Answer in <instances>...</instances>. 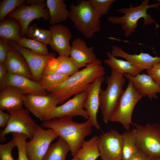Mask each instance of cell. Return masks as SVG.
Listing matches in <instances>:
<instances>
[{"mask_svg": "<svg viewBox=\"0 0 160 160\" xmlns=\"http://www.w3.org/2000/svg\"><path fill=\"white\" fill-rule=\"evenodd\" d=\"M8 72L4 63H0V81L4 79Z\"/></svg>", "mask_w": 160, "mask_h": 160, "instance_id": "41", "label": "cell"}, {"mask_svg": "<svg viewBox=\"0 0 160 160\" xmlns=\"http://www.w3.org/2000/svg\"><path fill=\"white\" fill-rule=\"evenodd\" d=\"M146 72L151 76L156 83L160 85V62L146 70Z\"/></svg>", "mask_w": 160, "mask_h": 160, "instance_id": "38", "label": "cell"}, {"mask_svg": "<svg viewBox=\"0 0 160 160\" xmlns=\"http://www.w3.org/2000/svg\"><path fill=\"white\" fill-rule=\"evenodd\" d=\"M89 3L101 17L107 14L115 0H88Z\"/></svg>", "mask_w": 160, "mask_h": 160, "instance_id": "35", "label": "cell"}, {"mask_svg": "<svg viewBox=\"0 0 160 160\" xmlns=\"http://www.w3.org/2000/svg\"><path fill=\"white\" fill-rule=\"evenodd\" d=\"M143 97L132 82L129 81L110 121L119 123L126 130H129L130 125L132 124V116L133 111L137 103Z\"/></svg>", "mask_w": 160, "mask_h": 160, "instance_id": "6", "label": "cell"}, {"mask_svg": "<svg viewBox=\"0 0 160 160\" xmlns=\"http://www.w3.org/2000/svg\"><path fill=\"white\" fill-rule=\"evenodd\" d=\"M133 124L136 127V142L139 149L151 157L160 156V124Z\"/></svg>", "mask_w": 160, "mask_h": 160, "instance_id": "7", "label": "cell"}, {"mask_svg": "<svg viewBox=\"0 0 160 160\" xmlns=\"http://www.w3.org/2000/svg\"><path fill=\"white\" fill-rule=\"evenodd\" d=\"M12 138L14 140L18 152V157L17 160H30L27 156L25 144L28 138L25 135L16 133H12Z\"/></svg>", "mask_w": 160, "mask_h": 160, "instance_id": "33", "label": "cell"}, {"mask_svg": "<svg viewBox=\"0 0 160 160\" xmlns=\"http://www.w3.org/2000/svg\"><path fill=\"white\" fill-rule=\"evenodd\" d=\"M126 81V78L123 74L112 70L110 75L106 78L107 88L105 90L101 89L100 94V109L103 121L105 124L110 121L124 91L123 88Z\"/></svg>", "mask_w": 160, "mask_h": 160, "instance_id": "5", "label": "cell"}, {"mask_svg": "<svg viewBox=\"0 0 160 160\" xmlns=\"http://www.w3.org/2000/svg\"><path fill=\"white\" fill-rule=\"evenodd\" d=\"M158 1H159V2H160V0H159Z\"/></svg>", "mask_w": 160, "mask_h": 160, "instance_id": "45", "label": "cell"}, {"mask_svg": "<svg viewBox=\"0 0 160 160\" xmlns=\"http://www.w3.org/2000/svg\"><path fill=\"white\" fill-rule=\"evenodd\" d=\"M7 111L10 114V117L6 127L0 131V142L2 143L6 140L5 135L10 133L23 134L31 140L37 124L31 117L29 111L23 108Z\"/></svg>", "mask_w": 160, "mask_h": 160, "instance_id": "8", "label": "cell"}, {"mask_svg": "<svg viewBox=\"0 0 160 160\" xmlns=\"http://www.w3.org/2000/svg\"><path fill=\"white\" fill-rule=\"evenodd\" d=\"M28 5H36L44 3V1L41 0H27L26 1Z\"/></svg>", "mask_w": 160, "mask_h": 160, "instance_id": "42", "label": "cell"}, {"mask_svg": "<svg viewBox=\"0 0 160 160\" xmlns=\"http://www.w3.org/2000/svg\"><path fill=\"white\" fill-rule=\"evenodd\" d=\"M105 79L104 76L99 77L88 86L85 90L87 97L83 103V108L89 115L87 120L97 130L100 129L97 118L100 108V94Z\"/></svg>", "mask_w": 160, "mask_h": 160, "instance_id": "13", "label": "cell"}, {"mask_svg": "<svg viewBox=\"0 0 160 160\" xmlns=\"http://www.w3.org/2000/svg\"><path fill=\"white\" fill-rule=\"evenodd\" d=\"M98 136L95 135L89 140H84L74 157L79 160H96L100 156L97 146Z\"/></svg>", "mask_w": 160, "mask_h": 160, "instance_id": "29", "label": "cell"}, {"mask_svg": "<svg viewBox=\"0 0 160 160\" xmlns=\"http://www.w3.org/2000/svg\"><path fill=\"white\" fill-rule=\"evenodd\" d=\"M70 76L67 74L57 73L43 74L39 82L43 88L50 93Z\"/></svg>", "mask_w": 160, "mask_h": 160, "instance_id": "30", "label": "cell"}, {"mask_svg": "<svg viewBox=\"0 0 160 160\" xmlns=\"http://www.w3.org/2000/svg\"><path fill=\"white\" fill-rule=\"evenodd\" d=\"M94 46L88 47L84 41L77 38L71 43L70 57L79 69L98 59L94 53Z\"/></svg>", "mask_w": 160, "mask_h": 160, "instance_id": "18", "label": "cell"}, {"mask_svg": "<svg viewBox=\"0 0 160 160\" xmlns=\"http://www.w3.org/2000/svg\"><path fill=\"white\" fill-rule=\"evenodd\" d=\"M70 160H79V159L77 158L74 157L73 158Z\"/></svg>", "mask_w": 160, "mask_h": 160, "instance_id": "44", "label": "cell"}, {"mask_svg": "<svg viewBox=\"0 0 160 160\" xmlns=\"http://www.w3.org/2000/svg\"><path fill=\"white\" fill-rule=\"evenodd\" d=\"M17 21L8 19L0 24V37L6 41L16 42L21 37V25Z\"/></svg>", "mask_w": 160, "mask_h": 160, "instance_id": "28", "label": "cell"}, {"mask_svg": "<svg viewBox=\"0 0 160 160\" xmlns=\"http://www.w3.org/2000/svg\"><path fill=\"white\" fill-rule=\"evenodd\" d=\"M45 3L36 5H21L8 16L17 21L21 27L20 36L26 35L29 25L34 19L42 18L46 20L50 19L49 10Z\"/></svg>", "mask_w": 160, "mask_h": 160, "instance_id": "10", "label": "cell"}, {"mask_svg": "<svg viewBox=\"0 0 160 160\" xmlns=\"http://www.w3.org/2000/svg\"><path fill=\"white\" fill-rule=\"evenodd\" d=\"M79 69L70 56H59L56 58L53 56L47 63L43 74L57 73L70 76Z\"/></svg>", "mask_w": 160, "mask_h": 160, "instance_id": "22", "label": "cell"}, {"mask_svg": "<svg viewBox=\"0 0 160 160\" xmlns=\"http://www.w3.org/2000/svg\"><path fill=\"white\" fill-rule=\"evenodd\" d=\"M87 95L85 91L74 95L71 99L59 106H56L46 113L44 121L54 118L80 116L87 120L89 115L83 108V103Z\"/></svg>", "mask_w": 160, "mask_h": 160, "instance_id": "12", "label": "cell"}, {"mask_svg": "<svg viewBox=\"0 0 160 160\" xmlns=\"http://www.w3.org/2000/svg\"><path fill=\"white\" fill-rule=\"evenodd\" d=\"M121 134L122 139L121 160H130L139 150L136 142L135 129L126 130Z\"/></svg>", "mask_w": 160, "mask_h": 160, "instance_id": "27", "label": "cell"}, {"mask_svg": "<svg viewBox=\"0 0 160 160\" xmlns=\"http://www.w3.org/2000/svg\"><path fill=\"white\" fill-rule=\"evenodd\" d=\"M111 53L115 57L125 59L138 69L142 71L150 68L160 62V56H153L148 53L141 52L139 54H130L126 53L120 47L113 45Z\"/></svg>", "mask_w": 160, "mask_h": 160, "instance_id": "19", "label": "cell"}, {"mask_svg": "<svg viewBox=\"0 0 160 160\" xmlns=\"http://www.w3.org/2000/svg\"><path fill=\"white\" fill-rule=\"evenodd\" d=\"M70 148L68 143L59 137L58 140L51 144L42 160H66Z\"/></svg>", "mask_w": 160, "mask_h": 160, "instance_id": "26", "label": "cell"}, {"mask_svg": "<svg viewBox=\"0 0 160 160\" xmlns=\"http://www.w3.org/2000/svg\"><path fill=\"white\" fill-rule=\"evenodd\" d=\"M25 2L24 0H3L0 5V21H2L6 16Z\"/></svg>", "mask_w": 160, "mask_h": 160, "instance_id": "34", "label": "cell"}, {"mask_svg": "<svg viewBox=\"0 0 160 160\" xmlns=\"http://www.w3.org/2000/svg\"><path fill=\"white\" fill-rule=\"evenodd\" d=\"M106 54L108 58L103 61L111 68V70L121 74H129L133 76L141 72V71L128 61L118 59L109 52H107Z\"/></svg>", "mask_w": 160, "mask_h": 160, "instance_id": "25", "label": "cell"}, {"mask_svg": "<svg viewBox=\"0 0 160 160\" xmlns=\"http://www.w3.org/2000/svg\"><path fill=\"white\" fill-rule=\"evenodd\" d=\"M15 147L16 144L12 138L6 143L0 144V160H15L12 155V150Z\"/></svg>", "mask_w": 160, "mask_h": 160, "instance_id": "36", "label": "cell"}, {"mask_svg": "<svg viewBox=\"0 0 160 160\" xmlns=\"http://www.w3.org/2000/svg\"><path fill=\"white\" fill-rule=\"evenodd\" d=\"M130 160H151V157L139 149Z\"/></svg>", "mask_w": 160, "mask_h": 160, "instance_id": "40", "label": "cell"}, {"mask_svg": "<svg viewBox=\"0 0 160 160\" xmlns=\"http://www.w3.org/2000/svg\"><path fill=\"white\" fill-rule=\"evenodd\" d=\"M105 73L102 62L98 59L70 76L49 93L57 99L58 104H62L72 96L85 91L96 79Z\"/></svg>", "mask_w": 160, "mask_h": 160, "instance_id": "1", "label": "cell"}, {"mask_svg": "<svg viewBox=\"0 0 160 160\" xmlns=\"http://www.w3.org/2000/svg\"></svg>", "mask_w": 160, "mask_h": 160, "instance_id": "46", "label": "cell"}, {"mask_svg": "<svg viewBox=\"0 0 160 160\" xmlns=\"http://www.w3.org/2000/svg\"><path fill=\"white\" fill-rule=\"evenodd\" d=\"M8 72L33 80L31 71L25 59L12 47L4 63Z\"/></svg>", "mask_w": 160, "mask_h": 160, "instance_id": "23", "label": "cell"}, {"mask_svg": "<svg viewBox=\"0 0 160 160\" xmlns=\"http://www.w3.org/2000/svg\"><path fill=\"white\" fill-rule=\"evenodd\" d=\"M26 34L32 39L47 45L50 44L51 33L50 30L39 27L34 24L29 27Z\"/></svg>", "mask_w": 160, "mask_h": 160, "instance_id": "32", "label": "cell"}, {"mask_svg": "<svg viewBox=\"0 0 160 160\" xmlns=\"http://www.w3.org/2000/svg\"><path fill=\"white\" fill-rule=\"evenodd\" d=\"M69 18L75 27L86 38H92L100 29L101 17L98 15L88 0H78L70 6Z\"/></svg>", "mask_w": 160, "mask_h": 160, "instance_id": "4", "label": "cell"}, {"mask_svg": "<svg viewBox=\"0 0 160 160\" xmlns=\"http://www.w3.org/2000/svg\"><path fill=\"white\" fill-rule=\"evenodd\" d=\"M10 117V114L0 110V127L4 129L6 127Z\"/></svg>", "mask_w": 160, "mask_h": 160, "instance_id": "39", "label": "cell"}, {"mask_svg": "<svg viewBox=\"0 0 160 160\" xmlns=\"http://www.w3.org/2000/svg\"><path fill=\"white\" fill-rule=\"evenodd\" d=\"M58 137L52 129H45L37 124L32 138L26 143V151L28 159L42 160L51 142Z\"/></svg>", "mask_w": 160, "mask_h": 160, "instance_id": "9", "label": "cell"}, {"mask_svg": "<svg viewBox=\"0 0 160 160\" xmlns=\"http://www.w3.org/2000/svg\"><path fill=\"white\" fill-rule=\"evenodd\" d=\"M8 41L11 46L18 52L25 59L31 71L33 80L39 82L47 63L52 57L54 55L52 54L49 55L37 54L19 46L14 41Z\"/></svg>", "mask_w": 160, "mask_h": 160, "instance_id": "15", "label": "cell"}, {"mask_svg": "<svg viewBox=\"0 0 160 160\" xmlns=\"http://www.w3.org/2000/svg\"><path fill=\"white\" fill-rule=\"evenodd\" d=\"M124 75L143 97L147 96L151 100L157 98V94L160 93V85L156 83L151 76L145 73L134 76L127 73Z\"/></svg>", "mask_w": 160, "mask_h": 160, "instance_id": "20", "label": "cell"}, {"mask_svg": "<svg viewBox=\"0 0 160 160\" xmlns=\"http://www.w3.org/2000/svg\"><path fill=\"white\" fill-rule=\"evenodd\" d=\"M151 160H160V156L151 157Z\"/></svg>", "mask_w": 160, "mask_h": 160, "instance_id": "43", "label": "cell"}, {"mask_svg": "<svg viewBox=\"0 0 160 160\" xmlns=\"http://www.w3.org/2000/svg\"><path fill=\"white\" fill-rule=\"evenodd\" d=\"M12 47L8 41L0 39V63H4Z\"/></svg>", "mask_w": 160, "mask_h": 160, "instance_id": "37", "label": "cell"}, {"mask_svg": "<svg viewBox=\"0 0 160 160\" xmlns=\"http://www.w3.org/2000/svg\"><path fill=\"white\" fill-rule=\"evenodd\" d=\"M49 10V23L52 25L58 24L69 18V11L63 0H47Z\"/></svg>", "mask_w": 160, "mask_h": 160, "instance_id": "24", "label": "cell"}, {"mask_svg": "<svg viewBox=\"0 0 160 160\" xmlns=\"http://www.w3.org/2000/svg\"><path fill=\"white\" fill-rule=\"evenodd\" d=\"M72 117L55 118L44 121L41 126L54 130L68 143L71 155L74 157L82 146L85 137L92 132V124L88 120L82 123L73 121Z\"/></svg>", "mask_w": 160, "mask_h": 160, "instance_id": "2", "label": "cell"}, {"mask_svg": "<svg viewBox=\"0 0 160 160\" xmlns=\"http://www.w3.org/2000/svg\"><path fill=\"white\" fill-rule=\"evenodd\" d=\"M7 86L16 87L25 94L43 95L48 94L39 82L9 72L4 79L0 81V90Z\"/></svg>", "mask_w": 160, "mask_h": 160, "instance_id": "16", "label": "cell"}, {"mask_svg": "<svg viewBox=\"0 0 160 160\" xmlns=\"http://www.w3.org/2000/svg\"><path fill=\"white\" fill-rule=\"evenodd\" d=\"M51 39L50 45L60 56H70L71 46L70 41L71 34L69 28L61 24L50 27Z\"/></svg>", "mask_w": 160, "mask_h": 160, "instance_id": "17", "label": "cell"}, {"mask_svg": "<svg viewBox=\"0 0 160 160\" xmlns=\"http://www.w3.org/2000/svg\"><path fill=\"white\" fill-rule=\"evenodd\" d=\"M97 146L102 160H121L122 153L121 134L111 129L98 136Z\"/></svg>", "mask_w": 160, "mask_h": 160, "instance_id": "11", "label": "cell"}, {"mask_svg": "<svg viewBox=\"0 0 160 160\" xmlns=\"http://www.w3.org/2000/svg\"><path fill=\"white\" fill-rule=\"evenodd\" d=\"M149 0H144L140 5L134 7L130 4L128 8L117 9L118 12L123 14V16H111L107 17L108 21L113 24L120 25L124 31V36L127 37L134 33L138 26V21L141 18L143 19V25H150L153 23L156 27H160L152 18L151 15L147 13L148 9L155 8L158 9L160 6V2L149 4Z\"/></svg>", "mask_w": 160, "mask_h": 160, "instance_id": "3", "label": "cell"}, {"mask_svg": "<svg viewBox=\"0 0 160 160\" xmlns=\"http://www.w3.org/2000/svg\"><path fill=\"white\" fill-rule=\"evenodd\" d=\"M25 95L16 87H5L0 90V110L8 111L23 108Z\"/></svg>", "mask_w": 160, "mask_h": 160, "instance_id": "21", "label": "cell"}, {"mask_svg": "<svg viewBox=\"0 0 160 160\" xmlns=\"http://www.w3.org/2000/svg\"><path fill=\"white\" fill-rule=\"evenodd\" d=\"M58 104L57 99L50 93L44 95L26 94L23 103L30 112L42 121L48 111Z\"/></svg>", "mask_w": 160, "mask_h": 160, "instance_id": "14", "label": "cell"}, {"mask_svg": "<svg viewBox=\"0 0 160 160\" xmlns=\"http://www.w3.org/2000/svg\"><path fill=\"white\" fill-rule=\"evenodd\" d=\"M16 43L19 46L37 54L44 55L51 54L49 52L47 44L31 39L21 36Z\"/></svg>", "mask_w": 160, "mask_h": 160, "instance_id": "31", "label": "cell"}]
</instances>
